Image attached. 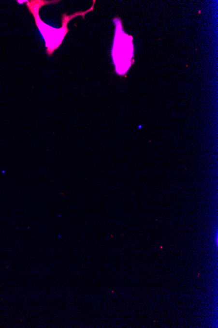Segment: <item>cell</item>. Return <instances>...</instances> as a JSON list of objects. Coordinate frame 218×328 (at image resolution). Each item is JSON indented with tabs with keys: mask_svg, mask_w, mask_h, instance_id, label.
Wrapping results in <instances>:
<instances>
[{
	"mask_svg": "<svg viewBox=\"0 0 218 328\" xmlns=\"http://www.w3.org/2000/svg\"><path fill=\"white\" fill-rule=\"evenodd\" d=\"M50 2H52V1H28V7H29V10L32 14L35 22H36L37 27H38L44 41H45L46 47L47 48V53L49 56L51 55L62 43L63 39H64L68 31L67 24L68 23L69 20H70L69 18H63L62 27L59 29H54V28L50 27L44 24L41 20L40 16H39V10H40V7L44 6V5L48 4Z\"/></svg>",
	"mask_w": 218,
	"mask_h": 328,
	"instance_id": "6da1fadb",
	"label": "cell"
}]
</instances>
